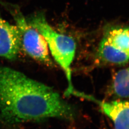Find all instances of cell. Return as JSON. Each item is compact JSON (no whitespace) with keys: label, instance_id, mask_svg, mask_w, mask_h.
<instances>
[{"label":"cell","instance_id":"cell-6","mask_svg":"<svg viewBox=\"0 0 129 129\" xmlns=\"http://www.w3.org/2000/svg\"><path fill=\"white\" fill-rule=\"evenodd\" d=\"M98 56L102 62L110 64L123 65L129 61V55L111 46L104 37L99 44Z\"/></svg>","mask_w":129,"mask_h":129},{"label":"cell","instance_id":"cell-4","mask_svg":"<svg viewBox=\"0 0 129 129\" xmlns=\"http://www.w3.org/2000/svg\"><path fill=\"white\" fill-rule=\"evenodd\" d=\"M72 95L93 102L113 122L115 129H129V102L101 101L90 95L75 89Z\"/></svg>","mask_w":129,"mask_h":129},{"label":"cell","instance_id":"cell-1","mask_svg":"<svg viewBox=\"0 0 129 129\" xmlns=\"http://www.w3.org/2000/svg\"><path fill=\"white\" fill-rule=\"evenodd\" d=\"M73 108L54 89L0 66V121L7 124L58 118L73 120Z\"/></svg>","mask_w":129,"mask_h":129},{"label":"cell","instance_id":"cell-2","mask_svg":"<svg viewBox=\"0 0 129 129\" xmlns=\"http://www.w3.org/2000/svg\"><path fill=\"white\" fill-rule=\"evenodd\" d=\"M26 19L30 24L37 29L45 39L49 52L63 69L67 78L68 87L64 94L67 96L71 95L75 89L72 80L71 68L76 49L74 39L55 30L47 21L43 12L33 14Z\"/></svg>","mask_w":129,"mask_h":129},{"label":"cell","instance_id":"cell-3","mask_svg":"<svg viewBox=\"0 0 129 129\" xmlns=\"http://www.w3.org/2000/svg\"><path fill=\"white\" fill-rule=\"evenodd\" d=\"M12 14L20 33L22 49L34 59L47 67H53L54 63L44 37L30 24L20 11L15 10Z\"/></svg>","mask_w":129,"mask_h":129},{"label":"cell","instance_id":"cell-8","mask_svg":"<svg viewBox=\"0 0 129 129\" xmlns=\"http://www.w3.org/2000/svg\"><path fill=\"white\" fill-rule=\"evenodd\" d=\"M111 92L117 97H129V67L118 71L111 85Z\"/></svg>","mask_w":129,"mask_h":129},{"label":"cell","instance_id":"cell-5","mask_svg":"<svg viewBox=\"0 0 129 129\" xmlns=\"http://www.w3.org/2000/svg\"><path fill=\"white\" fill-rule=\"evenodd\" d=\"M22 49L18 28L3 18L0 14V57L9 60L17 58Z\"/></svg>","mask_w":129,"mask_h":129},{"label":"cell","instance_id":"cell-7","mask_svg":"<svg viewBox=\"0 0 129 129\" xmlns=\"http://www.w3.org/2000/svg\"><path fill=\"white\" fill-rule=\"evenodd\" d=\"M103 37L111 46L129 55V28H112Z\"/></svg>","mask_w":129,"mask_h":129}]
</instances>
